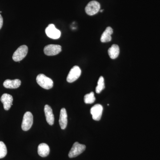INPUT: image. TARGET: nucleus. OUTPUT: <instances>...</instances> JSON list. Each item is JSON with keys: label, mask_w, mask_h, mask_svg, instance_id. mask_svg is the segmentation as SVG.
<instances>
[{"label": "nucleus", "mask_w": 160, "mask_h": 160, "mask_svg": "<svg viewBox=\"0 0 160 160\" xmlns=\"http://www.w3.org/2000/svg\"><path fill=\"white\" fill-rule=\"evenodd\" d=\"M36 81L38 84L44 89H51L53 86V81L45 75L40 74L37 77Z\"/></svg>", "instance_id": "f257e3e1"}, {"label": "nucleus", "mask_w": 160, "mask_h": 160, "mask_svg": "<svg viewBox=\"0 0 160 160\" xmlns=\"http://www.w3.org/2000/svg\"><path fill=\"white\" fill-rule=\"evenodd\" d=\"M28 51V48L26 45L20 46L13 53L12 59L15 62H20L26 57Z\"/></svg>", "instance_id": "f03ea898"}, {"label": "nucleus", "mask_w": 160, "mask_h": 160, "mask_svg": "<svg viewBox=\"0 0 160 160\" xmlns=\"http://www.w3.org/2000/svg\"><path fill=\"white\" fill-rule=\"evenodd\" d=\"M86 149L85 145L80 144L78 142H76L73 144L72 148L69 151V158H73L76 157L82 153Z\"/></svg>", "instance_id": "7ed1b4c3"}, {"label": "nucleus", "mask_w": 160, "mask_h": 160, "mask_svg": "<svg viewBox=\"0 0 160 160\" xmlns=\"http://www.w3.org/2000/svg\"><path fill=\"white\" fill-rule=\"evenodd\" d=\"M33 124V116L30 112H27L23 116L22 128L24 131L29 130Z\"/></svg>", "instance_id": "20e7f679"}, {"label": "nucleus", "mask_w": 160, "mask_h": 160, "mask_svg": "<svg viewBox=\"0 0 160 160\" xmlns=\"http://www.w3.org/2000/svg\"><path fill=\"white\" fill-rule=\"evenodd\" d=\"M101 6L98 2L92 1L89 2L85 8L86 13L89 16L94 15L100 11Z\"/></svg>", "instance_id": "39448f33"}, {"label": "nucleus", "mask_w": 160, "mask_h": 160, "mask_svg": "<svg viewBox=\"0 0 160 160\" xmlns=\"http://www.w3.org/2000/svg\"><path fill=\"white\" fill-rule=\"evenodd\" d=\"M46 33L48 37L53 39H58L61 37V32L59 30L56 28L53 24H49L46 28Z\"/></svg>", "instance_id": "423d86ee"}, {"label": "nucleus", "mask_w": 160, "mask_h": 160, "mask_svg": "<svg viewBox=\"0 0 160 160\" xmlns=\"http://www.w3.org/2000/svg\"><path fill=\"white\" fill-rule=\"evenodd\" d=\"M82 71L78 66H74L69 71L67 76V81L69 83H72L78 79L81 76Z\"/></svg>", "instance_id": "0eeeda50"}, {"label": "nucleus", "mask_w": 160, "mask_h": 160, "mask_svg": "<svg viewBox=\"0 0 160 160\" xmlns=\"http://www.w3.org/2000/svg\"><path fill=\"white\" fill-rule=\"evenodd\" d=\"M62 51V46L58 45H47L44 49L45 54L47 56L56 55Z\"/></svg>", "instance_id": "6e6552de"}, {"label": "nucleus", "mask_w": 160, "mask_h": 160, "mask_svg": "<svg viewBox=\"0 0 160 160\" xmlns=\"http://www.w3.org/2000/svg\"><path fill=\"white\" fill-rule=\"evenodd\" d=\"M103 108L100 104H96L92 107L90 109V113L92 115V118L95 121H99L102 114Z\"/></svg>", "instance_id": "1a4fd4ad"}, {"label": "nucleus", "mask_w": 160, "mask_h": 160, "mask_svg": "<svg viewBox=\"0 0 160 160\" xmlns=\"http://www.w3.org/2000/svg\"><path fill=\"white\" fill-rule=\"evenodd\" d=\"M1 101L3 103L5 110H8L12 106L13 98L11 95L4 93L1 97Z\"/></svg>", "instance_id": "9d476101"}, {"label": "nucleus", "mask_w": 160, "mask_h": 160, "mask_svg": "<svg viewBox=\"0 0 160 160\" xmlns=\"http://www.w3.org/2000/svg\"><path fill=\"white\" fill-rule=\"evenodd\" d=\"M44 112L47 123L49 125L52 126L54 124V117L51 107L49 105H46L44 107Z\"/></svg>", "instance_id": "9b49d317"}, {"label": "nucleus", "mask_w": 160, "mask_h": 160, "mask_svg": "<svg viewBox=\"0 0 160 160\" xmlns=\"http://www.w3.org/2000/svg\"><path fill=\"white\" fill-rule=\"evenodd\" d=\"M67 112L66 109L65 108H62L61 109L60 113L59 122L60 126H61V129H65L67 126L68 123V119H67Z\"/></svg>", "instance_id": "f8f14e48"}, {"label": "nucleus", "mask_w": 160, "mask_h": 160, "mask_svg": "<svg viewBox=\"0 0 160 160\" xmlns=\"http://www.w3.org/2000/svg\"><path fill=\"white\" fill-rule=\"evenodd\" d=\"M21 85V81L19 79H7L3 83V86L7 89H17Z\"/></svg>", "instance_id": "ddd939ff"}, {"label": "nucleus", "mask_w": 160, "mask_h": 160, "mask_svg": "<svg viewBox=\"0 0 160 160\" xmlns=\"http://www.w3.org/2000/svg\"><path fill=\"white\" fill-rule=\"evenodd\" d=\"M38 153L42 157H46L49 154L50 149L46 143H41L38 146Z\"/></svg>", "instance_id": "4468645a"}, {"label": "nucleus", "mask_w": 160, "mask_h": 160, "mask_svg": "<svg viewBox=\"0 0 160 160\" xmlns=\"http://www.w3.org/2000/svg\"><path fill=\"white\" fill-rule=\"evenodd\" d=\"M113 33V30L110 27H108L106 28V30L103 32L101 38V41L102 42H108L112 40L111 35Z\"/></svg>", "instance_id": "2eb2a0df"}, {"label": "nucleus", "mask_w": 160, "mask_h": 160, "mask_svg": "<svg viewBox=\"0 0 160 160\" xmlns=\"http://www.w3.org/2000/svg\"><path fill=\"white\" fill-rule=\"evenodd\" d=\"M108 54L110 58L115 59L118 57L120 53V48L117 45H112L108 49Z\"/></svg>", "instance_id": "dca6fc26"}, {"label": "nucleus", "mask_w": 160, "mask_h": 160, "mask_svg": "<svg viewBox=\"0 0 160 160\" xmlns=\"http://www.w3.org/2000/svg\"><path fill=\"white\" fill-rule=\"evenodd\" d=\"M105 82H104V78L103 77H100L98 82V86L96 88V92L97 93H100L103 89H105Z\"/></svg>", "instance_id": "f3484780"}, {"label": "nucleus", "mask_w": 160, "mask_h": 160, "mask_svg": "<svg viewBox=\"0 0 160 160\" xmlns=\"http://www.w3.org/2000/svg\"><path fill=\"white\" fill-rule=\"evenodd\" d=\"M95 100L94 92H92L86 94L84 97V102L86 104H92L94 102Z\"/></svg>", "instance_id": "a211bd4d"}, {"label": "nucleus", "mask_w": 160, "mask_h": 160, "mask_svg": "<svg viewBox=\"0 0 160 160\" xmlns=\"http://www.w3.org/2000/svg\"><path fill=\"white\" fill-rule=\"evenodd\" d=\"M7 153V149L5 143L0 141V159L3 158L6 156Z\"/></svg>", "instance_id": "6ab92c4d"}, {"label": "nucleus", "mask_w": 160, "mask_h": 160, "mask_svg": "<svg viewBox=\"0 0 160 160\" xmlns=\"http://www.w3.org/2000/svg\"><path fill=\"white\" fill-rule=\"evenodd\" d=\"M3 20L2 17V16L1 14H0V29L2 28L3 26Z\"/></svg>", "instance_id": "aec40b11"}, {"label": "nucleus", "mask_w": 160, "mask_h": 160, "mask_svg": "<svg viewBox=\"0 0 160 160\" xmlns=\"http://www.w3.org/2000/svg\"><path fill=\"white\" fill-rule=\"evenodd\" d=\"M103 11V10H100V12H102Z\"/></svg>", "instance_id": "412c9836"}]
</instances>
